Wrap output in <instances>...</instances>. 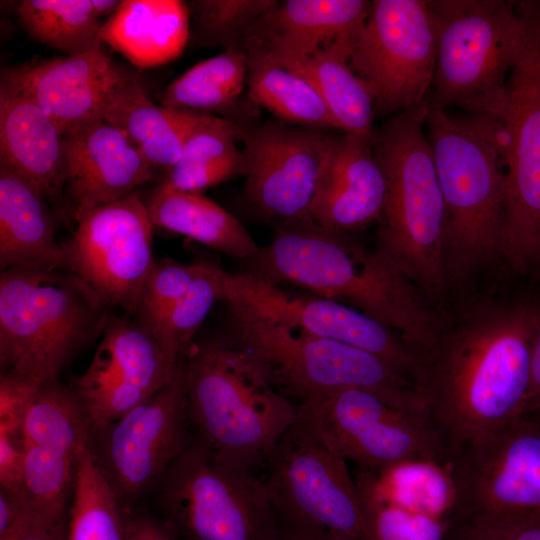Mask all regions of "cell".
Instances as JSON below:
<instances>
[{"label":"cell","instance_id":"4fadbf2b","mask_svg":"<svg viewBox=\"0 0 540 540\" xmlns=\"http://www.w3.org/2000/svg\"><path fill=\"white\" fill-rule=\"evenodd\" d=\"M182 361L171 379L114 422L88 433L96 465L121 507L158 486L171 465L193 443Z\"/></svg>","mask_w":540,"mask_h":540},{"label":"cell","instance_id":"e575fe53","mask_svg":"<svg viewBox=\"0 0 540 540\" xmlns=\"http://www.w3.org/2000/svg\"><path fill=\"white\" fill-rule=\"evenodd\" d=\"M277 1L196 0L188 3L194 43L238 48V39Z\"/></svg>","mask_w":540,"mask_h":540},{"label":"cell","instance_id":"f6af8a7d","mask_svg":"<svg viewBox=\"0 0 540 540\" xmlns=\"http://www.w3.org/2000/svg\"><path fill=\"white\" fill-rule=\"evenodd\" d=\"M540 412V325L534 336L531 351L530 384L523 415L533 416Z\"/></svg>","mask_w":540,"mask_h":540},{"label":"cell","instance_id":"4dcf8cb0","mask_svg":"<svg viewBox=\"0 0 540 540\" xmlns=\"http://www.w3.org/2000/svg\"><path fill=\"white\" fill-rule=\"evenodd\" d=\"M250 100L283 121L311 129H338L315 87L292 69L267 57H248Z\"/></svg>","mask_w":540,"mask_h":540},{"label":"cell","instance_id":"8fae6325","mask_svg":"<svg viewBox=\"0 0 540 540\" xmlns=\"http://www.w3.org/2000/svg\"><path fill=\"white\" fill-rule=\"evenodd\" d=\"M452 518L540 526V423L519 415L466 443L449 463Z\"/></svg>","mask_w":540,"mask_h":540},{"label":"cell","instance_id":"f1b7e54d","mask_svg":"<svg viewBox=\"0 0 540 540\" xmlns=\"http://www.w3.org/2000/svg\"><path fill=\"white\" fill-rule=\"evenodd\" d=\"M199 115L156 105L138 77L127 71L109 97L103 121L123 132L146 155L177 146Z\"/></svg>","mask_w":540,"mask_h":540},{"label":"cell","instance_id":"30bf717a","mask_svg":"<svg viewBox=\"0 0 540 540\" xmlns=\"http://www.w3.org/2000/svg\"><path fill=\"white\" fill-rule=\"evenodd\" d=\"M175 540H275L278 515L262 478L211 457L193 442L160 483Z\"/></svg>","mask_w":540,"mask_h":540},{"label":"cell","instance_id":"d6a6232c","mask_svg":"<svg viewBox=\"0 0 540 540\" xmlns=\"http://www.w3.org/2000/svg\"><path fill=\"white\" fill-rule=\"evenodd\" d=\"M66 540H125V512L87 443L76 467Z\"/></svg>","mask_w":540,"mask_h":540},{"label":"cell","instance_id":"7a4b0ae2","mask_svg":"<svg viewBox=\"0 0 540 540\" xmlns=\"http://www.w3.org/2000/svg\"><path fill=\"white\" fill-rule=\"evenodd\" d=\"M243 262V273L361 311L398 332L416 351L443 327L424 294L387 256L311 217L282 222L272 240Z\"/></svg>","mask_w":540,"mask_h":540},{"label":"cell","instance_id":"ab89813d","mask_svg":"<svg viewBox=\"0 0 540 540\" xmlns=\"http://www.w3.org/2000/svg\"><path fill=\"white\" fill-rule=\"evenodd\" d=\"M444 540H540V526H519L474 518H452Z\"/></svg>","mask_w":540,"mask_h":540},{"label":"cell","instance_id":"7402d4cb","mask_svg":"<svg viewBox=\"0 0 540 540\" xmlns=\"http://www.w3.org/2000/svg\"><path fill=\"white\" fill-rule=\"evenodd\" d=\"M371 5L366 0L277 2L245 33L242 50L247 56H310L337 46L353 50Z\"/></svg>","mask_w":540,"mask_h":540},{"label":"cell","instance_id":"d4e9b609","mask_svg":"<svg viewBox=\"0 0 540 540\" xmlns=\"http://www.w3.org/2000/svg\"><path fill=\"white\" fill-rule=\"evenodd\" d=\"M50 203L31 183L0 167V268L68 271Z\"/></svg>","mask_w":540,"mask_h":540},{"label":"cell","instance_id":"836d02e7","mask_svg":"<svg viewBox=\"0 0 540 540\" xmlns=\"http://www.w3.org/2000/svg\"><path fill=\"white\" fill-rule=\"evenodd\" d=\"M220 272L221 268L202 262L200 272L187 292L154 331L165 353L175 364L185 357L212 307L222 301Z\"/></svg>","mask_w":540,"mask_h":540},{"label":"cell","instance_id":"3957f363","mask_svg":"<svg viewBox=\"0 0 540 540\" xmlns=\"http://www.w3.org/2000/svg\"><path fill=\"white\" fill-rule=\"evenodd\" d=\"M182 366L195 442L220 463L255 473L295 422L298 406L222 334L192 343Z\"/></svg>","mask_w":540,"mask_h":540},{"label":"cell","instance_id":"ffe728a7","mask_svg":"<svg viewBox=\"0 0 540 540\" xmlns=\"http://www.w3.org/2000/svg\"><path fill=\"white\" fill-rule=\"evenodd\" d=\"M126 72L98 49L3 68L1 75L21 86L68 137L103 121Z\"/></svg>","mask_w":540,"mask_h":540},{"label":"cell","instance_id":"7bdbcfd3","mask_svg":"<svg viewBox=\"0 0 540 540\" xmlns=\"http://www.w3.org/2000/svg\"><path fill=\"white\" fill-rule=\"evenodd\" d=\"M125 512V540H175L168 529L147 516Z\"/></svg>","mask_w":540,"mask_h":540},{"label":"cell","instance_id":"ba28073f","mask_svg":"<svg viewBox=\"0 0 540 540\" xmlns=\"http://www.w3.org/2000/svg\"><path fill=\"white\" fill-rule=\"evenodd\" d=\"M436 44L429 106L496 115L529 23L523 3L427 0Z\"/></svg>","mask_w":540,"mask_h":540},{"label":"cell","instance_id":"277c9868","mask_svg":"<svg viewBox=\"0 0 540 540\" xmlns=\"http://www.w3.org/2000/svg\"><path fill=\"white\" fill-rule=\"evenodd\" d=\"M425 127L444 203L446 277L463 279L501 255L507 206L502 129L492 114L452 115L429 105Z\"/></svg>","mask_w":540,"mask_h":540},{"label":"cell","instance_id":"60d3db41","mask_svg":"<svg viewBox=\"0 0 540 540\" xmlns=\"http://www.w3.org/2000/svg\"><path fill=\"white\" fill-rule=\"evenodd\" d=\"M24 460L21 430L0 429V488L14 496L21 490Z\"/></svg>","mask_w":540,"mask_h":540},{"label":"cell","instance_id":"9c48e42d","mask_svg":"<svg viewBox=\"0 0 540 540\" xmlns=\"http://www.w3.org/2000/svg\"><path fill=\"white\" fill-rule=\"evenodd\" d=\"M348 461L301 404L265 462L262 478L277 515L338 540H373Z\"/></svg>","mask_w":540,"mask_h":540},{"label":"cell","instance_id":"e0dca14e","mask_svg":"<svg viewBox=\"0 0 540 540\" xmlns=\"http://www.w3.org/2000/svg\"><path fill=\"white\" fill-rule=\"evenodd\" d=\"M221 299L258 316L368 351L414 383L415 349L395 330L341 302L294 294L246 273L220 272Z\"/></svg>","mask_w":540,"mask_h":540},{"label":"cell","instance_id":"ac0fdd59","mask_svg":"<svg viewBox=\"0 0 540 540\" xmlns=\"http://www.w3.org/2000/svg\"><path fill=\"white\" fill-rule=\"evenodd\" d=\"M86 370L70 385L88 433L121 418L173 376L177 364L136 316L110 315Z\"/></svg>","mask_w":540,"mask_h":540},{"label":"cell","instance_id":"9a60e30c","mask_svg":"<svg viewBox=\"0 0 540 540\" xmlns=\"http://www.w3.org/2000/svg\"><path fill=\"white\" fill-rule=\"evenodd\" d=\"M375 111L399 113L426 101L436 66L427 0H375L349 59Z\"/></svg>","mask_w":540,"mask_h":540},{"label":"cell","instance_id":"484cf974","mask_svg":"<svg viewBox=\"0 0 540 540\" xmlns=\"http://www.w3.org/2000/svg\"><path fill=\"white\" fill-rule=\"evenodd\" d=\"M188 4L180 0H123L101 27L102 43L145 69L179 57L190 39Z\"/></svg>","mask_w":540,"mask_h":540},{"label":"cell","instance_id":"44dd1931","mask_svg":"<svg viewBox=\"0 0 540 540\" xmlns=\"http://www.w3.org/2000/svg\"><path fill=\"white\" fill-rule=\"evenodd\" d=\"M67 182L61 217L75 225L90 210L121 200L153 178V168L105 121L64 137Z\"/></svg>","mask_w":540,"mask_h":540},{"label":"cell","instance_id":"1f68e13d","mask_svg":"<svg viewBox=\"0 0 540 540\" xmlns=\"http://www.w3.org/2000/svg\"><path fill=\"white\" fill-rule=\"evenodd\" d=\"M18 19L31 38L67 55L102 49L100 18L92 0H23Z\"/></svg>","mask_w":540,"mask_h":540},{"label":"cell","instance_id":"8992f818","mask_svg":"<svg viewBox=\"0 0 540 540\" xmlns=\"http://www.w3.org/2000/svg\"><path fill=\"white\" fill-rule=\"evenodd\" d=\"M110 307L76 274L13 267L0 274V365L40 384L101 337Z\"/></svg>","mask_w":540,"mask_h":540},{"label":"cell","instance_id":"7dc6e473","mask_svg":"<svg viewBox=\"0 0 540 540\" xmlns=\"http://www.w3.org/2000/svg\"><path fill=\"white\" fill-rule=\"evenodd\" d=\"M531 417H533L534 419H536L540 423V412L533 415V416H531Z\"/></svg>","mask_w":540,"mask_h":540},{"label":"cell","instance_id":"7c38bea8","mask_svg":"<svg viewBox=\"0 0 540 540\" xmlns=\"http://www.w3.org/2000/svg\"><path fill=\"white\" fill-rule=\"evenodd\" d=\"M529 32L495 115L506 170V223L501 256L517 268L540 258V3L524 4Z\"/></svg>","mask_w":540,"mask_h":540},{"label":"cell","instance_id":"5b68a950","mask_svg":"<svg viewBox=\"0 0 540 540\" xmlns=\"http://www.w3.org/2000/svg\"><path fill=\"white\" fill-rule=\"evenodd\" d=\"M427 110L426 100L374 130L372 144L386 180L376 249L424 295L439 297L447 284L444 203L424 132Z\"/></svg>","mask_w":540,"mask_h":540},{"label":"cell","instance_id":"cb8c5ba5","mask_svg":"<svg viewBox=\"0 0 540 540\" xmlns=\"http://www.w3.org/2000/svg\"><path fill=\"white\" fill-rule=\"evenodd\" d=\"M372 137L343 133L335 138L309 210L319 225L348 233L379 220L386 180Z\"/></svg>","mask_w":540,"mask_h":540},{"label":"cell","instance_id":"2e32d148","mask_svg":"<svg viewBox=\"0 0 540 540\" xmlns=\"http://www.w3.org/2000/svg\"><path fill=\"white\" fill-rule=\"evenodd\" d=\"M154 227L137 192L90 210L62 244L68 271L92 287L110 308L136 316L156 262Z\"/></svg>","mask_w":540,"mask_h":540},{"label":"cell","instance_id":"d590c367","mask_svg":"<svg viewBox=\"0 0 540 540\" xmlns=\"http://www.w3.org/2000/svg\"><path fill=\"white\" fill-rule=\"evenodd\" d=\"M358 493L373 540H444L449 520Z\"/></svg>","mask_w":540,"mask_h":540},{"label":"cell","instance_id":"bcb514c9","mask_svg":"<svg viewBox=\"0 0 540 540\" xmlns=\"http://www.w3.org/2000/svg\"><path fill=\"white\" fill-rule=\"evenodd\" d=\"M278 533L275 540H338L309 525L278 516Z\"/></svg>","mask_w":540,"mask_h":540},{"label":"cell","instance_id":"603a6c76","mask_svg":"<svg viewBox=\"0 0 540 540\" xmlns=\"http://www.w3.org/2000/svg\"><path fill=\"white\" fill-rule=\"evenodd\" d=\"M0 167L34 185L61 216L67 182L64 137L40 105L2 75Z\"/></svg>","mask_w":540,"mask_h":540},{"label":"cell","instance_id":"74e56055","mask_svg":"<svg viewBox=\"0 0 540 540\" xmlns=\"http://www.w3.org/2000/svg\"><path fill=\"white\" fill-rule=\"evenodd\" d=\"M244 154L213 162L178 161L166 170L161 184L182 192L200 193L234 176L244 175Z\"/></svg>","mask_w":540,"mask_h":540},{"label":"cell","instance_id":"5bb4252c","mask_svg":"<svg viewBox=\"0 0 540 540\" xmlns=\"http://www.w3.org/2000/svg\"><path fill=\"white\" fill-rule=\"evenodd\" d=\"M300 404L359 470L375 471L409 460L450 463L426 412L405 408L374 391L346 388Z\"/></svg>","mask_w":540,"mask_h":540},{"label":"cell","instance_id":"52a82bcc","mask_svg":"<svg viewBox=\"0 0 540 540\" xmlns=\"http://www.w3.org/2000/svg\"><path fill=\"white\" fill-rule=\"evenodd\" d=\"M222 335L249 353L278 390L300 403L341 389L363 388L405 408L426 411L408 377L358 347L229 304Z\"/></svg>","mask_w":540,"mask_h":540},{"label":"cell","instance_id":"6da1fadb","mask_svg":"<svg viewBox=\"0 0 540 540\" xmlns=\"http://www.w3.org/2000/svg\"><path fill=\"white\" fill-rule=\"evenodd\" d=\"M540 305L480 306L416 351V390L451 460L474 437L523 415Z\"/></svg>","mask_w":540,"mask_h":540},{"label":"cell","instance_id":"f546056e","mask_svg":"<svg viewBox=\"0 0 540 540\" xmlns=\"http://www.w3.org/2000/svg\"><path fill=\"white\" fill-rule=\"evenodd\" d=\"M248 69L244 50L226 48L171 82L159 93V103L170 109L206 114L229 111L244 90Z\"/></svg>","mask_w":540,"mask_h":540},{"label":"cell","instance_id":"d6986e66","mask_svg":"<svg viewBox=\"0 0 540 540\" xmlns=\"http://www.w3.org/2000/svg\"><path fill=\"white\" fill-rule=\"evenodd\" d=\"M335 138L320 129L274 123L245 132L248 202L268 219L309 218Z\"/></svg>","mask_w":540,"mask_h":540},{"label":"cell","instance_id":"b9f144b4","mask_svg":"<svg viewBox=\"0 0 540 540\" xmlns=\"http://www.w3.org/2000/svg\"><path fill=\"white\" fill-rule=\"evenodd\" d=\"M68 516L48 518L26 513L16 533L9 540H66Z\"/></svg>","mask_w":540,"mask_h":540},{"label":"cell","instance_id":"f35d334b","mask_svg":"<svg viewBox=\"0 0 540 540\" xmlns=\"http://www.w3.org/2000/svg\"><path fill=\"white\" fill-rule=\"evenodd\" d=\"M42 384L16 372H1L0 429L21 430L26 412Z\"/></svg>","mask_w":540,"mask_h":540},{"label":"cell","instance_id":"ee69618b","mask_svg":"<svg viewBox=\"0 0 540 540\" xmlns=\"http://www.w3.org/2000/svg\"><path fill=\"white\" fill-rule=\"evenodd\" d=\"M26 515L19 498L0 488V540H9Z\"/></svg>","mask_w":540,"mask_h":540},{"label":"cell","instance_id":"8d00e7d4","mask_svg":"<svg viewBox=\"0 0 540 540\" xmlns=\"http://www.w3.org/2000/svg\"><path fill=\"white\" fill-rule=\"evenodd\" d=\"M202 262L185 264L172 258L156 260L146 281L136 317L153 333L187 292Z\"/></svg>","mask_w":540,"mask_h":540},{"label":"cell","instance_id":"4316f807","mask_svg":"<svg viewBox=\"0 0 540 540\" xmlns=\"http://www.w3.org/2000/svg\"><path fill=\"white\" fill-rule=\"evenodd\" d=\"M154 226L245 261L259 248L246 228L216 202L158 184L144 201Z\"/></svg>","mask_w":540,"mask_h":540},{"label":"cell","instance_id":"83f0119b","mask_svg":"<svg viewBox=\"0 0 540 540\" xmlns=\"http://www.w3.org/2000/svg\"><path fill=\"white\" fill-rule=\"evenodd\" d=\"M352 51L337 46L310 56L261 57L270 58L306 78L320 94L343 133L372 137L375 103L368 88L349 66Z\"/></svg>","mask_w":540,"mask_h":540}]
</instances>
